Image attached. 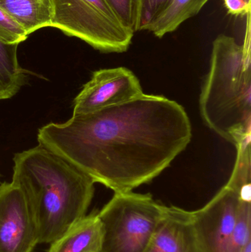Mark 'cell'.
I'll list each match as a JSON object with an SVG mask.
<instances>
[{
	"mask_svg": "<svg viewBox=\"0 0 251 252\" xmlns=\"http://www.w3.org/2000/svg\"><path fill=\"white\" fill-rule=\"evenodd\" d=\"M190 118L181 105L143 94L117 106L73 115L38 130V144L114 193L151 182L187 148Z\"/></svg>",
	"mask_w": 251,
	"mask_h": 252,
	"instance_id": "cell-1",
	"label": "cell"
},
{
	"mask_svg": "<svg viewBox=\"0 0 251 252\" xmlns=\"http://www.w3.org/2000/svg\"><path fill=\"white\" fill-rule=\"evenodd\" d=\"M12 183L33 206L39 227L38 244H52L86 216L94 182L43 145L15 154Z\"/></svg>",
	"mask_w": 251,
	"mask_h": 252,
	"instance_id": "cell-2",
	"label": "cell"
},
{
	"mask_svg": "<svg viewBox=\"0 0 251 252\" xmlns=\"http://www.w3.org/2000/svg\"><path fill=\"white\" fill-rule=\"evenodd\" d=\"M243 45L221 34L214 41L210 71L200 97L202 118L236 148L251 142V13Z\"/></svg>",
	"mask_w": 251,
	"mask_h": 252,
	"instance_id": "cell-3",
	"label": "cell"
},
{
	"mask_svg": "<svg viewBox=\"0 0 251 252\" xmlns=\"http://www.w3.org/2000/svg\"><path fill=\"white\" fill-rule=\"evenodd\" d=\"M165 207L150 194L114 193L97 213L103 229L100 252H144Z\"/></svg>",
	"mask_w": 251,
	"mask_h": 252,
	"instance_id": "cell-4",
	"label": "cell"
},
{
	"mask_svg": "<svg viewBox=\"0 0 251 252\" xmlns=\"http://www.w3.org/2000/svg\"><path fill=\"white\" fill-rule=\"evenodd\" d=\"M51 27L102 53H124L134 32L121 25L104 0H51Z\"/></svg>",
	"mask_w": 251,
	"mask_h": 252,
	"instance_id": "cell-5",
	"label": "cell"
},
{
	"mask_svg": "<svg viewBox=\"0 0 251 252\" xmlns=\"http://www.w3.org/2000/svg\"><path fill=\"white\" fill-rule=\"evenodd\" d=\"M39 241L33 206L14 184L0 185V252H32Z\"/></svg>",
	"mask_w": 251,
	"mask_h": 252,
	"instance_id": "cell-6",
	"label": "cell"
},
{
	"mask_svg": "<svg viewBox=\"0 0 251 252\" xmlns=\"http://www.w3.org/2000/svg\"><path fill=\"white\" fill-rule=\"evenodd\" d=\"M144 94L134 72L125 67L100 69L83 87L73 101V115L98 112Z\"/></svg>",
	"mask_w": 251,
	"mask_h": 252,
	"instance_id": "cell-7",
	"label": "cell"
},
{
	"mask_svg": "<svg viewBox=\"0 0 251 252\" xmlns=\"http://www.w3.org/2000/svg\"><path fill=\"white\" fill-rule=\"evenodd\" d=\"M144 252H203L193 211L166 207Z\"/></svg>",
	"mask_w": 251,
	"mask_h": 252,
	"instance_id": "cell-8",
	"label": "cell"
},
{
	"mask_svg": "<svg viewBox=\"0 0 251 252\" xmlns=\"http://www.w3.org/2000/svg\"><path fill=\"white\" fill-rule=\"evenodd\" d=\"M103 229L96 212L85 216L50 244L47 252H100Z\"/></svg>",
	"mask_w": 251,
	"mask_h": 252,
	"instance_id": "cell-9",
	"label": "cell"
},
{
	"mask_svg": "<svg viewBox=\"0 0 251 252\" xmlns=\"http://www.w3.org/2000/svg\"><path fill=\"white\" fill-rule=\"evenodd\" d=\"M0 7L16 19L28 35L51 27V0H0Z\"/></svg>",
	"mask_w": 251,
	"mask_h": 252,
	"instance_id": "cell-10",
	"label": "cell"
},
{
	"mask_svg": "<svg viewBox=\"0 0 251 252\" xmlns=\"http://www.w3.org/2000/svg\"><path fill=\"white\" fill-rule=\"evenodd\" d=\"M18 47L0 40V100L14 97L28 82L29 72L19 65Z\"/></svg>",
	"mask_w": 251,
	"mask_h": 252,
	"instance_id": "cell-11",
	"label": "cell"
},
{
	"mask_svg": "<svg viewBox=\"0 0 251 252\" xmlns=\"http://www.w3.org/2000/svg\"><path fill=\"white\" fill-rule=\"evenodd\" d=\"M209 0H172L169 7L149 27L158 38L173 32L187 19L197 15Z\"/></svg>",
	"mask_w": 251,
	"mask_h": 252,
	"instance_id": "cell-12",
	"label": "cell"
},
{
	"mask_svg": "<svg viewBox=\"0 0 251 252\" xmlns=\"http://www.w3.org/2000/svg\"><path fill=\"white\" fill-rule=\"evenodd\" d=\"M251 199L242 201L235 226L224 252H242L251 241Z\"/></svg>",
	"mask_w": 251,
	"mask_h": 252,
	"instance_id": "cell-13",
	"label": "cell"
},
{
	"mask_svg": "<svg viewBox=\"0 0 251 252\" xmlns=\"http://www.w3.org/2000/svg\"><path fill=\"white\" fill-rule=\"evenodd\" d=\"M116 20L127 29L138 31L140 0H104Z\"/></svg>",
	"mask_w": 251,
	"mask_h": 252,
	"instance_id": "cell-14",
	"label": "cell"
},
{
	"mask_svg": "<svg viewBox=\"0 0 251 252\" xmlns=\"http://www.w3.org/2000/svg\"><path fill=\"white\" fill-rule=\"evenodd\" d=\"M28 35L25 28L0 7V40L6 44H19L25 41Z\"/></svg>",
	"mask_w": 251,
	"mask_h": 252,
	"instance_id": "cell-15",
	"label": "cell"
},
{
	"mask_svg": "<svg viewBox=\"0 0 251 252\" xmlns=\"http://www.w3.org/2000/svg\"><path fill=\"white\" fill-rule=\"evenodd\" d=\"M172 1V0H140L138 31H147Z\"/></svg>",
	"mask_w": 251,
	"mask_h": 252,
	"instance_id": "cell-16",
	"label": "cell"
},
{
	"mask_svg": "<svg viewBox=\"0 0 251 252\" xmlns=\"http://www.w3.org/2000/svg\"><path fill=\"white\" fill-rule=\"evenodd\" d=\"M251 0H223L228 14L239 17L251 13Z\"/></svg>",
	"mask_w": 251,
	"mask_h": 252,
	"instance_id": "cell-17",
	"label": "cell"
},
{
	"mask_svg": "<svg viewBox=\"0 0 251 252\" xmlns=\"http://www.w3.org/2000/svg\"><path fill=\"white\" fill-rule=\"evenodd\" d=\"M242 252H251V241H249Z\"/></svg>",
	"mask_w": 251,
	"mask_h": 252,
	"instance_id": "cell-18",
	"label": "cell"
},
{
	"mask_svg": "<svg viewBox=\"0 0 251 252\" xmlns=\"http://www.w3.org/2000/svg\"><path fill=\"white\" fill-rule=\"evenodd\" d=\"M1 174H0V179H1ZM0 185H1V182H0Z\"/></svg>",
	"mask_w": 251,
	"mask_h": 252,
	"instance_id": "cell-19",
	"label": "cell"
}]
</instances>
